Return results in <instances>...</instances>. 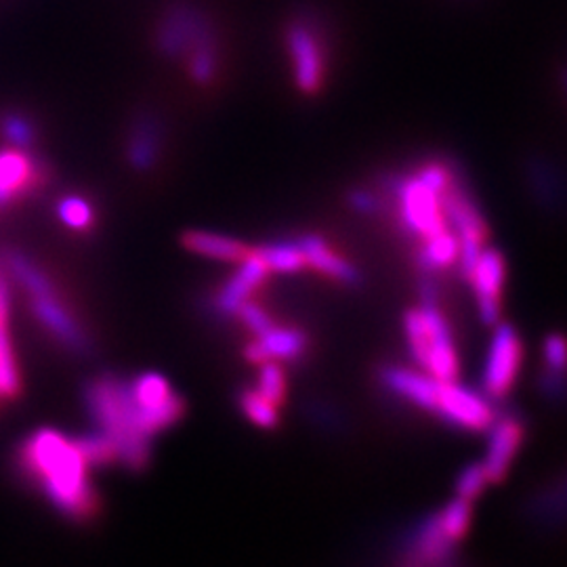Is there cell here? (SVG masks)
<instances>
[{"label":"cell","mask_w":567,"mask_h":567,"mask_svg":"<svg viewBox=\"0 0 567 567\" xmlns=\"http://www.w3.org/2000/svg\"><path fill=\"white\" fill-rule=\"evenodd\" d=\"M61 219L70 227L84 229L91 225V208L81 198H65L60 206Z\"/></svg>","instance_id":"cb8c5ba5"},{"label":"cell","mask_w":567,"mask_h":567,"mask_svg":"<svg viewBox=\"0 0 567 567\" xmlns=\"http://www.w3.org/2000/svg\"><path fill=\"white\" fill-rule=\"evenodd\" d=\"M236 316L240 318V322H243L255 337L264 334L265 330H269L271 326L276 324V322L271 320V316L265 311L264 307H259L257 303H250V301L240 305V307L236 309Z\"/></svg>","instance_id":"603a6c76"},{"label":"cell","mask_w":567,"mask_h":567,"mask_svg":"<svg viewBox=\"0 0 567 567\" xmlns=\"http://www.w3.org/2000/svg\"><path fill=\"white\" fill-rule=\"evenodd\" d=\"M452 545L446 536L442 534V529L437 526L435 517H431L425 526L416 532V538L410 547L408 555V567H437L446 564L450 559V550Z\"/></svg>","instance_id":"4fadbf2b"},{"label":"cell","mask_w":567,"mask_h":567,"mask_svg":"<svg viewBox=\"0 0 567 567\" xmlns=\"http://www.w3.org/2000/svg\"><path fill=\"white\" fill-rule=\"evenodd\" d=\"M156 137L152 135V128L150 124H143L142 131L133 137V145H131V161L137 164L140 168H145L150 164L154 163V156H156Z\"/></svg>","instance_id":"7402d4cb"},{"label":"cell","mask_w":567,"mask_h":567,"mask_svg":"<svg viewBox=\"0 0 567 567\" xmlns=\"http://www.w3.org/2000/svg\"><path fill=\"white\" fill-rule=\"evenodd\" d=\"M524 360V347L515 328L501 324L496 328L489 349H487L486 368H484V389L487 398H505L515 385Z\"/></svg>","instance_id":"3957f363"},{"label":"cell","mask_w":567,"mask_h":567,"mask_svg":"<svg viewBox=\"0 0 567 567\" xmlns=\"http://www.w3.org/2000/svg\"><path fill=\"white\" fill-rule=\"evenodd\" d=\"M307 334L301 328L274 324L246 347V358L252 364L299 360L307 349Z\"/></svg>","instance_id":"ba28073f"},{"label":"cell","mask_w":567,"mask_h":567,"mask_svg":"<svg viewBox=\"0 0 567 567\" xmlns=\"http://www.w3.org/2000/svg\"><path fill=\"white\" fill-rule=\"evenodd\" d=\"M383 383L389 391H393L398 398L405 400L408 404L416 405L433 412L437 393H440V381L429 377L426 372H416L402 365H391L383 372Z\"/></svg>","instance_id":"8fae6325"},{"label":"cell","mask_w":567,"mask_h":567,"mask_svg":"<svg viewBox=\"0 0 567 567\" xmlns=\"http://www.w3.org/2000/svg\"><path fill=\"white\" fill-rule=\"evenodd\" d=\"M435 522L450 543H458L471 524V503L456 498L442 513L435 515Z\"/></svg>","instance_id":"ac0fdd59"},{"label":"cell","mask_w":567,"mask_h":567,"mask_svg":"<svg viewBox=\"0 0 567 567\" xmlns=\"http://www.w3.org/2000/svg\"><path fill=\"white\" fill-rule=\"evenodd\" d=\"M545 362H547L550 374L561 377L564 368H566V343L559 334L548 337L545 343Z\"/></svg>","instance_id":"d4e9b609"},{"label":"cell","mask_w":567,"mask_h":567,"mask_svg":"<svg viewBox=\"0 0 567 567\" xmlns=\"http://www.w3.org/2000/svg\"><path fill=\"white\" fill-rule=\"evenodd\" d=\"M20 465L65 515L82 522L97 513V494L89 482V461L79 442L41 431L21 446Z\"/></svg>","instance_id":"6da1fadb"},{"label":"cell","mask_w":567,"mask_h":567,"mask_svg":"<svg viewBox=\"0 0 567 567\" xmlns=\"http://www.w3.org/2000/svg\"><path fill=\"white\" fill-rule=\"evenodd\" d=\"M240 408L255 425L264 426V429H274L280 421L278 405L269 402L257 389L244 391L240 395Z\"/></svg>","instance_id":"d6986e66"},{"label":"cell","mask_w":567,"mask_h":567,"mask_svg":"<svg viewBox=\"0 0 567 567\" xmlns=\"http://www.w3.org/2000/svg\"><path fill=\"white\" fill-rule=\"evenodd\" d=\"M11 265L18 267L21 280L28 284V288L34 292V309L41 316L42 322L49 326L63 343H68L79 351L84 349L86 341H84L81 328L65 311V307L60 303L55 290L51 288V284L47 282V278H42L41 274L32 265L25 264L23 259L11 257Z\"/></svg>","instance_id":"277c9868"},{"label":"cell","mask_w":567,"mask_h":567,"mask_svg":"<svg viewBox=\"0 0 567 567\" xmlns=\"http://www.w3.org/2000/svg\"><path fill=\"white\" fill-rule=\"evenodd\" d=\"M433 412L440 414L450 425L475 433L486 431L494 423V408L489 405L487 398L473 389L458 385L456 381L440 385Z\"/></svg>","instance_id":"5b68a950"},{"label":"cell","mask_w":567,"mask_h":567,"mask_svg":"<svg viewBox=\"0 0 567 567\" xmlns=\"http://www.w3.org/2000/svg\"><path fill=\"white\" fill-rule=\"evenodd\" d=\"M259 379H257V391L265 395L269 402L280 405L286 398V377L282 365L278 362H264L259 364Z\"/></svg>","instance_id":"ffe728a7"},{"label":"cell","mask_w":567,"mask_h":567,"mask_svg":"<svg viewBox=\"0 0 567 567\" xmlns=\"http://www.w3.org/2000/svg\"><path fill=\"white\" fill-rule=\"evenodd\" d=\"M269 271L292 274L305 267V255L299 244H274L255 250Z\"/></svg>","instance_id":"e0dca14e"},{"label":"cell","mask_w":567,"mask_h":567,"mask_svg":"<svg viewBox=\"0 0 567 567\" xmlns=\"http://www.w3.org/2000/svg\"><path fill=\"white\" fill-rule=\"evenodd\" d=\"M183 246L196 255H203L215 261H227V264H240L250 255V248L243 243L217 236V234H206V231L185 234Z\"/></svg>","instance_id":"9a60e30c"},{"label":"cell","mask_w":567,"mask_h":567,"mask_svg":"<svg viewBox=\"0 0 567 567\" xmlns=\"http://www.w3.org/2000/svg\"><path fill=\"white\" fill-rule=\"evenodd\" d=\"M353 203H355V206H358V208H362V210H368V208H370V206H372V200H370V198H368V196H365V194H360V196H355V198H353Z\"/></svg>","instance_id":"484cf974"},{"label":"cell","mask_w":567,"mask_h":567,"mask_svg":"<svg viewBox=\"0 0 567 567\" xmlns=\"http://www.w3.org/2000/svg\"><path fill=\"white\" fill-rule=\"evenodd\" d=\"M267 274H269V269L265 267L261 257L255 250H250V255L240 261V267L234 274V278L221 288V292L217 297L219 311L236 313V309L246 301H250L255 290L261 288Z\"/></svg>","instance_id":"7c38bea8"},{"label":"cell","mask_w":567,"mask_h":567,"mask_svg":"<svg viewBox=\"0 0 567 567\" xmlns=\"http://www.w3.org/2000/svg\"><path fill=\"white\" fill-rule=\"evenodd\" d=\"M461 246L458 238L452 236L450 231H442L437 236L426 238L425 246L421 250V265L429 271H437V269H446L450 265L458 259Z\"/></svg>","instance_id":"2e32d148"},{"label":"cell","mask_w":567,"mask_h":567,"mask_svg":"<svg viewBox=\"0 0 567 567\" xmlns=\"http://www.w3.org/2000/svg\"><path fill=\"white\" fill-rule=\"evenodd\" d=\"M299 246L303 250L305 264L316 267L320 274H324L332 280H339V282H358V271L353 269V265L347 264L343 257H339L334 250H330L322 238L307 236L299 243Z\"/></svg>","instance_id":"5bb4252c"},{"label":"cell","mask_w":567,"mask_h":567,"mask_svg":"<svg viewBox=\"0 0 567 567\" xmlns=\"http://www.w3.org/2000/svg\"><path fill=\"white\" fill-rule=\"evenodd\" d=\"M446 192V189H444ZM442 189L431 187L421 175L416 179H410L402 185V208H404V221L410 229L421 234L423 238L437 236L446 231L444 221V206H442Z\"/></svg>","instance_id":"8992f818"},{"label":"cell","mask_w":567,"mask_h":567,"mask_svg":"<svg viewBox=\"0 0 567 567\" xmlns=\"http://www.w3.org/2000/svg\"><path fill=\"white\" fill-rule=\"evenodd\" d=\"M522 440H524V425L517 416H503L501 421L492 423L487 454L482 463L489 482L505 480L508 468L517 456V450L522 446Z\"/></svg>","instance_id":"9c48e42d"},{"label":"cell","mask_w":567,"mask_h":567,"mask_svg":"<svg viewBox=\"0 0 567 567\" xmlns=\"http://www.w3.org/2000/svg\"><path fill=\"white\" fill-rule=\"evenodd\" d=\"M288 47L295 61V74L301 91L303 93L318 91L324 76V61H322V51L316 34L303 23L292 25L288 32Z\"/></svg>","instance_id":"30bf717a"},{"label":"cell","mask_w":567,"mask_h":567,"mask_svg":"<svg viewBox=\"0 0 567 567\" xmlns=\"http://www.w3.org/2000/svg\"><path fill=\"white\" fill-rule=\"evenodd\" d=\"M405 339L412 358L423 365V372L440 383L458 381L461 362L444 313L426 301L408 311L404 318Z\"/></svg>","instance_id":"7a4b0ae2"},{"label":"cell","mask_w":567,"mask_h":567,"mask_svg":"<svg viewBox=\"0 0 567 567\" xmlns=\"http://www.w3.org/2000/svg\"><path fill=\"white\" fill-rule=\"evenodd\" d=\"M466 276L473 284L482 322L487 326L496 324L501 318V295L505 284L503 257L492 248L482 250L477 261L466 271Z\"/></svg>","instance_id":"52a82bcc"},{"label":"cell","mask_w":567,"mask_h":567,"mask_svg":"<svg viewBox=\"0 0 567 567\" xmlns=\"http://www.w3.org/2000/svg\"><path fill=\"white\" fill-rule=\"evenodd\" d=\"M486 468L482 463L477 465L466 466L465 471L461 473L458 482H456V498L466 501V503H473L487 486Z\"/></svg>","instance_id":"44dd1931"}]
</instances>
